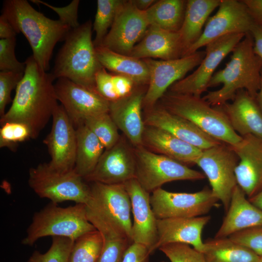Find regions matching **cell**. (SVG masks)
<instances>
[{"label":"cell","instance_id":"obj_1","mask_svg":"<svg viewBox=\"0 0 262 262\" xmlns=\"http://www.w3.org/2000/svg\"><path fill=\"white\" fill-rule=\"evenodd\" d=\"M24 62L23 76L16 87L11 107L0 118V124L23 123L30 129L32 139H36L59 105L53 83L55 79L42 69L32 55Z\"/></svg>","mask_w":262,"mask_h":262},{"label":"cell","instance_id":"obj_2","mask_svg":"<svg viewBox=\"0 0 262 262\" xmlns=\"http://www.w3.org/2000/svg\"><path fill=\"white\" fill-rule=\"evenodd\" d=\"M231 52L225 67L213 74L208 84V88L220 84L222 87L202 97L213 106H220L232 100L241 90L256 98L260 89L262 60L255 53L250 33L246 34Z\"/></svg>","mask_w":262,"mask_h":262},{"label":"cell","instance_id":"obj_3","mask_svg":"<svg viewBox=\"0 0 262 262\" xmlns=\"http://www.w3.org/2000/svg\"><path fill=\"white\" fill-rule=\"evenodd\" d=\"M2 15L17 33L24 34L31 47L32 56L41 68L47 71L55 46L65 40L71 28L59 19L46 17L26 0L4 1Z\"/></svg>","mask_w":262,"mask_h":262},{"label":"cell","instance_id":"obj_4","mask_svg":"<svg viewBox=\"0 0 262 262\" xmlns=\"http://www.w3.org/2000/svg\"><path fill=\"white\" fill-rule=\"evenodd\" d=\"M92 28V22L88 20L69 32L51 73L55 79H67L98 92L95 76L102 66L96 56Z\"/></svg>","mask_w":262,"mask_h":262},{"label":"cell","instance_id":"obj_5","mask_svg":"<svg viewBox=\"0 0 262 262\" xmlns=\"http://www.w3.org/2000/svg\"><path fill=\"white\" fill-rule=\"evenodd\" d=\"M160 100V105L166 110L190 121L222 143L234 146L242 139L220 107L211 105L201 97L168 91Z\"/></svg>","mask_w":262,"mask_h":262},{"label":"cell","instance_id":"obj_6","mask_svg":"<svg viewBox=\"0 0 262 262\" xmlns=\"http://www.w3.org/2000/svg\"><path fill=\"white\" fill-rule=\"evenodd\" d=\"M95 230L87 219L85 204L76 203L61 207L50 202L33 214L21 243L33 246L39 239L47 236L64 237L75 241Z\"/></svg>","mask_w":262,"mask_h":262},{"label":"cell","instance_id":"obj_7","mask_svg":"<svg viewBox=\"0 0 262 262\" xmlns=\"http://www.w3.org/2000/svg\"><path fill=\"white\" fill-rule=\"evenodd\" d=\"M90 188V196L85 204L88 221L93 225H111L132 241L131 204L124 184L95 182H92Z\"/></svg>","mask_w":262,"mask_h":262},{"label":"cell","instance_id":"obj_8","mask_svg":"<svg viewBox=\"0 0 262 262\" xmlns=\"http://www.w3.org/2000/svg\"><path fill=\"white\" fill-rule=\"evenodd\" d=\"M84 180L74 169L58 170L49 163L40 164L29 171L30 187L40 198L55 204L72 201L85 204L90 196V188Z\"/></svg>","mask_w":262,"mask_h":262},{"label":"cell","instance_id":"obj_9","mask_svg":"<svg viewBox=\"0 0 262 262\" xmlns=\"http://www.w3.org/2000/svg\"><path fill=\"white\" fill-rule=\"evenodd\" d=\"M134 153L135 179L149 193L167 182L200 180L205 177L203 173L167 156L155 153L143 146L136 147Z\"/></svg>","mask_w":262,"mask_h":262},{"label":"cell","instance_id":"obj_10","mask_svg":"<svg viewBox=\"0 0 262 262\" xmlns=\"http://www.w3.org/2000/svg\"><path fill=\"white\" fill-rule=\"evenodd\" d=\"M239 158L232 147L226 143L202 150L196 161L207 178L213 196L227 212L234 188L237 185L235 170Z\"/></svg>","mask_w":262,"mask_h":262},{"label":"cell","instance_id":"obj_11","mask_svg":"<svg viewBox=\"0 0 262 262\" xmlns=\"http://www.w3.org/2000/svg\"><path fill=\"white\" fill-rule=\"evenodd\" d=\"M218 201L208 188L195 193L172 192L160 188L150 196V204L157 219L205 215L218 205Z\"/></svg>","mask_w":262,"mask_h":262},{"label":"cell","instance_id":"obj_12","mask_svg":"<svg viewBox=\"0 0 262 262\" xmlns=\"http://www.w3.org/2000/svg\"><path fill=\"white\" fill-rule=\"evenodd\" d=\"M245 35L229 34L208 44L205 46V56L197 68L189 75L172 84L169 88V91L201 97L207 91L209 83L216 68Z\"/></svg>","mask_w":262,"mask_h":262},{"label":"cell","instance_id":"obj_13","mask_svg":"<svg viewBox=\"0 0 262 262\" xmlns=\"http://www.w3.org/2000/svg\"><path fill=\"white\" fill-rule=\"evenodd\" d=\"M254 25L246 5L241 0H221L217 12L208 19L200 38L186 51L191 55L222 36L250 33Z\"/></svg>","mask_w":262,"mask_h":262},{"label":"cell","instance_id":"obj_14","mask_svg":"<svg viewBox=\"0 0 262 262\" xmlns=\"http://www.w3.org/2000/svg\"><path fill=\"white\" fill-rule=\"evenodd\" d=\"M205 54V50H200L174 60L144 59L148 68L149 80L143 106L147 109L155 106L167 89L199 65Z\"/></svg>","mask_w":262,"mask_h":262},{"label":"cell","instance_id":"obj_15","mask_svg":"<svg viewBox=\"0 0 262 262\" xmlns=\"http://www.w3.org/2000/svg\"><path fill=\"white\" fill-rule=\"evenodd\" d=\"M149 27L146 11L138 9L131 0H123L101 45L116 52L129 55Z\"/></svg>","mask_w":262,"mask_h":262},{"label":"cell","instance_id":"obj_16","mask_svg":"<svg viewBox=\"0 0 262 262\" xmlns=\"http://www.w3.org/2000/svg\"><path fill=\"white\" fill-rule=\"evenodd\" d=\"M58 100L76 128L89 116L109 112L110 101L98 92L67 79H58L54 83Z\"/></svg>","mask_w":262,"mask_h":262},{"label":"cell","instance_id":"obj_17","mask_svg":"<svg viewBox=\"0 0 262 262\" xmlns=\"http://www.w3.org/2000/svg\"><path fill=\"white\" fill-rule=\"evenodd\" d=\"M49 133L43 142L47 147L49 165L58 170L74 169L76 153V128L62 105L55 110Z\"/></svg>","mask_w":262,"mask_h":262},{"label":"cell","instance_id":"obj_18","mask_svg":"<svg viewBox=\"0 0 262 262\" xmlns=\"http://www.w3.org/2000/svg\"><path fill=\"white\" fill-rule=\"evenodd\" d=\"M134 150L120 138L113 147L105 149L94 171L84 179L91 182L124 184L135 178Z\"/></svg>","mask_w":262,"mask_h":262},{"label":"cell","instance_id":"obj_19","mask_svg":"<svg viewBox=\"0 0 262 262\" xmlns=\"http://www.w3.org/2000/svg\"><path fill=\"white\" fill-rule=\"evenodd\" d=\"M124 184L131 204L132 241L146 247L151 254L155 251L158 236L157 219L150 204V193L141 186L135 178Z\"/></svg>","mask_w":262,"mask_h":262},{"label":"cell","instance_id":"obj_20","mask_svg":"<svg viewBox=\"0 0 262 262\" xmlns=\"http://www.w3.org/2000/svg\"><path fill=\"white\" fill-rule=\"evenodd\" d=\"M242 137L231 147L239 158L235 170L237 185L249 198L262 189V139L252 135Z\"/></svg>","mask_w":262,"mask_h":262},{"label":"cell","instance_id":"obj_21","mask_svg":"<svg viewBox=\"0 0 262 262\" xmlns=\"http://www.w3.org/2000/svg\"><path fill=\"white\" fill-rule=\"evenodd\" d=\"M143 118L145 125L164 130L201 150L222 143L190 121L169 112L160 105L146 109Z\"/></svg>","mask_w":262,"mask_h":262},{"label":"cell","instance_id":"obj_22","mask_svg":"<svg viewBox=\"0 0 262 262\" xmlns=\"http://www.w3.org/2000/svg\"><path fill=\"white\" fill-rule=\"evenodd\" d=\"M211 218V216L205 215L190 218L157 219L158 238L155 250L165 245L181 243L189 245L203 253L205 244L202 233Z\"/></svg>","mask_w":262,"mask_h":262},{"label":"cell","instance_id":"obj_23","mask_svg":"<svg viewBox=\"0 0 262 262\" xmlns=\"http://www.w3.org/2000/svg\"><path fill=\"white\" fill-rule=\"evenodd\" d=\"M145 93L141 89H134L127 97L110 101L111 118L135 147L143 146L146 125L141 110Z\"/></svg>","mask_w":262,"mask_h":262},{"label":"cell","instance_id":"obj_24","mask_svg":"<svg viewBox=\"0 0 262 262\" xmlns=\"http://www.w3.org/2000/svg\"><path fill=\"white\" fill-rule=\"evenodd\" d=\"M219 107L238 134L252 135L262 139V112L256 98L246 90L239 91L231 102Z\"/></svg>","mask_w":262,"mask_h":262},{"label":"cell","instance_id":"obj_25","mask_svg":"<svg viewBox=\"0 0 262 262\" xmlns=\"http://www.w3.org/2000/svg\"><path fill=\"white\" fill-rule=\"evenodd\" d=\"M237 185L226 214L214 238L229 237L251 228L262 226V210L253 204Z\"/></svg>","mask_w":262,"mask_h":262},{"label":"cell","instance_id":"obj_26","mask_svg":"<svg viewBox=\"0 0 262 262\" xmlns=\"http://www.w3.org/2000/svg\"><path fill=\"white\" fill-rule=\"evenodd\" d=\"M183 50L178 32L150 26L129 56L140 59L155 58L163 60L182 57Z\"/></svg>","mask_w":262,"mask_h":262},{"label":"cell","instance_id":"obj_27","mask_svg":"<svg viewBox=\"0 0 262 262\" xmlns=\"http://www.w3.org/2000/svg\"><path fill=\"white\" fill-rule=\"evenodd\" d=\"M144 146L184 164H196L202 151L164 130L147 125L143 136Z\"/></svg>","mask_w":262,"mask_h":262},{"label":"cell","instance_id":"obj_28","mask_svg":"<svg viewBox=\"0 0 262 262\" xmlns=\"http://www.w3.org/2000/svg\"><path fill=\"white\" fill-rule=\"evenodd\" d=\"M95 51L98 62L106 69L130 78L136 86L148 84V68L143 59L116 52L103 46L95 47Z\"/></svg>","mask_w":262,"mask_h":262},{"label":"cell","instance_id":"obj_29","mask_svg":"<svg viewBox=\"0 0 262 262\" xmlns=\"http://www.w3.org/2000/svg\"><path fill=\"white\" fill-rule=\"evenodd\" d=\"M221 0H187L184 20L178 32L183 50H187L201 36L210 15L218 7Z\"/></svg>","mask_w":262,"mask_h":262},{"label":"cell","instance_id":"obj_30","mask_svg":"<svg viewBox=\"0 0 262 262\" xmlns=\"http://www.w3.org/2000/svg\"><path fill=\"white\" fill-rule=\"evenodd\" d=\"M76 133L74 169L84 179L94 171L105 149L97 137L84 124L76 128Z\"/></svg>","mask_w":262,"mask_h":262},{"label":"cell","instance_id":"obj_31","mask_svg":"<svg viewBox=\"0 0 262 262\" xmlns=\"http://www.w3.org/2000/svg\"><path fill=\"white\" fill-rule=\"evenodd\" d=\"M204 244L206 262H258L260 257L229 237L214 238Z\"/></svg>","mask_w":262,"mask_h":262},{"label":"cell","instance_id":"obj_32","mask_svg":"<svg viewBox=\"0 0 262 262\" xmlns=\"http://www.w3.org/2000/svg\"><path fill=\"white\" fill-rule=\"evenodd\" d=\"M187 0H157L146 11L150 26L178 32L185 16Z\"/></svg>","mask_w":262,"mask_h":262},{"label":"cell","instance_id":"obj_33","mask_svg":"<svg viewBox=\"0 0 262 262\" xmlns=\"http://www.w3.org/2000/svg\"><path fill=\"white\" fill-rule=\"evenodd\" d=\"M103 245L97 262H122L125 254L132 241L123 232L110 226L99 228Z\"/></svg>","mask_w":262,"mask_h":262},{"label":"cell","instance_id":"obj_34","mask_svg":"<svg viewBox=\"0 0 262 262\" xmlns=\"http://www.w3.org/2000/svg\"><path fill=\"white\" fill-rule=\"evenodd\" d=\"M103 245L102 236L97 229L82 235L74 241L69 262H97Z\"/></svg>","mask_w":262,"mask_h":262},{"label":"cell","instance_id":"obj_35","mask_svg":"<svg viewBox=\"0 0 262 262\" xmlns=\"http://www.w3.org/2000/svg\"><path fill=\"white\" fill-rule=\"evenodd\" d=\"M83 124L97 137L105 149L113 147L120 138L118 129L109 112L87 116Z\"/></svg>","mask_w":262,"mask_h":262},{"label":"cell","instance_id":"obj_36","mask_svg":"<svg viewBox=\"0 0 262 262\" xmlns=\"http://www.w3.org/2000/svg\"><path fill=\"white\" fill-rule=\"evenodd\" d=\"M122 0H98L97 10L93 25L96 36L93 43L95 47L101 45L111 28Z\"/></svg>","mask_w":262,"mask_h":262},{"label":"cell","instance_id":"obj_37","mask_svg":"<svg viewBox=\"0 0 262 262\" xmlns=\"http://www.w3.org/2000/svg\"><path fill=\"white\" fill-rule=\"evenodd\" d=\"M74 240L64 237H53L49 250L44 253L34 251L27 262H69Z\"/></svg>","mask_w":262,"mask_h":262},{"label":"cell","instance_id":"obj_38","mask_svg":"<svg viewBox=\"0 0 262 262\" xmlns=\"http://www.w3.org/2000/svg\"><path fill=\"white\" fill-rule=\"evenodd\" d=\"M0 147L14 151L18 144L32 138L31 132L25 124L17 122H8L0 125Z\"/></svg>","mask_w":262,"mask_h":262},{"label":"cell","instance_id":"obj_39","mask_svg":"<svg viewBox=\"0 0 262 262\" xmlns=\"http://www.w3.org/2000/svg\"><path fill=\"white\" fill-rule=\"evenodd\" d=\"M170 262H206L203 253L185 244L172 243L159 249Z\"/></svg>","mask_w":262,"mask_h":262},{"label":"cell","instance_id":"obj_40","mask_svg":"<svg viewBox=\"0 0 262 262\" xmlns=\"http://www.w3.org/2000/svg\"><path fill=\"white\" fill-rule=\"evenodd\" d=\"M16 39L13 37L0 40V71L24 72L25 62L21 63L16 58L15 53Z\"/></svg>","mask_w":262,"mask_h":262},{"label":"cell","instance_id":"obj_41","mask_svg":"<svg viewBox=\"0 0 262 262\" xmlns=\"http://www.w3.org/2000/svg\"><path fill=\"white\" fill-rule=\"evenodd\" d=\"M24 72L15 71L0 72V116L5 113V108L12 101V91L16 88Z\"/></svg>","mask_w":262,"mask_h":262},{"label":"cell","instance_id":"obj_42","mask_svg":"<svg viewBox=\"0 0 262 262\" xmlns=\"http://www.w3.org/2000/svg\"><path fill=\"white\" fill-rule=\"evenodd\" d=\"M231 240L262 256V226L247 229L229 237Z\"/></svg>","mask_w":262,"mask_h":262},{"label":"cell","instance_id":"obj_43","mask_svg":"<svg viewBox=\"0 0 262 262\" xmlns=\"http://www.w3.org/2000/svg\"><path fill=\"white\" fill-rule=\"evenodd\" d=\"M33 3L42 4L55 11L59 16V20L68 25L71 29L78 27L80 24L78 21V9L80 0H73L68 5L57 7L39 0H31Z\"/></svg>","mask_w":262,"mask_h":262},{"label":"cell","instance_id":"obj_44","mask_svg":"<svg viewBox=\"0 0 262 262\" xmlns=\"http://www.w3.org/2000/svg\"><path fill=\"white\" fill-rule=\"evenodd\" d=\"M96 87L98 93L109 101L116 100L118 97L113 81V74L102 67L95 76Z\"/></svg>","mask_w":262,"mask_h":262},{"label":"cell","instance_id":"obj_45","mask_svg":"<svg viewBox=\"0 0 262 262\" xmlns=\"http://www.w3.org/2000/svg\"><path fill=\"white\" fill-rule=\"evenodd\" d=\"M150 255L146 247L133 243L126 251L122 262H150Z\"/></svg>","mask_w":262,"mask_h":262},{"label":"cell","instance_id":"obj_46","mask_svg":"<svg viewBox=\"0 0 262 262\" xmlns=\"http://www.w3.org/2000/svg\"><path fill=\"white\" fill-rule=\"evenodd\" d=\"M113 81L118 98L127 97L132 93L136 86L130 78L119 74H113Z\"/></svg>","mask_w":262,"mask_h":262},{"label":"cell","instance_id":"obj_47","mask_svg":"<svg viewBox=\"0 0 262 262\" xmlns=\"http://www.w3.org/2000/svg\"><path fill=\"white\" fill-rule=\"evenodd\" d=\"M255 24L262 28V0H241Z\"/></svg>","mask_w":262,"mask_h":262},{"label":"cell","instance_id":"obj_48","mask_svg":"<svg viewBox=\"0 0 262 262\" xmlns=\"http://www.w3.org/2000/svg\"><path fill=\"white\" fill-rule=\"evenodd\" d=\"M17 33L8 20L3 15L0 16V38L8 39L16 37Z\"/></svg>","mask_w":262,"mask_h":262},{"label":"cell","instance_id":"obj_49","mask_svg":"<svg viewBox=\"0 0 262 262\" xmlns=\"http://www.w3.org/2000/svg\"><path fill=\"white\" fill-rule=\"evenodd\" d=\"M250 33L254 40L255 53L262 60V28L254 24Z\"/></svg>","mask_w":262,"mask_h":262},{"label":"cell","instance_id":"obj_50","mask_svg":"<svg viewBox=\"0 0 262 262\" xmlns=\"http://www.w3.org/2000/svg\"><path fill=\"white\" fill-rule=\"evenodd\" d=\"M134 5L139 10L146 11L157 0H131Z\"/></svg>","mask_w":262,"mask_h":262},{"label":"cell","instance_id":"obj_51","mask_svg":"<svg viewBox=\"0 0 262 262\" xmlns=\"http://www.w3.org/2000/svg\"><path fill=\"white\" fill-rule=\"evenodd\" d=\"M248 199L253 204L262 210V189Z\"/></svg>","mask_w":262,"mask_h":262},{"label":"cell","instance_id":"obj_52","mask_svg":"<svg viewBox=\"0 0 262 262\" xmlns=\"http://www.w3.org/2000/svg\"><path fill=\"white\" fill-rule=\"evenodd\" d=\"M256 100L262 112V70L261 71V81L260 88L257 95Z\"/></svg>","mask_w":262,"mask_h":262},{"label":"cell","instance_id":"obj_53","mask_svg":"<svg viewBox=\"0 0 262 262\" xmlns=\"http://www.w3.org/2000/svg\"><path fill=\"white\" fill-rule=\"evenodd\" d=\"M258 262H262V256L260 257V259Z\"/></svg>","mask_w":262,"mask_h":262},{"label":"cell","instance_id":"obj_54","mask_svg":"<svg viewBox=\"0 0 262 262\" xmlns=\"http://www.w3.org/2000/svg\"><path fill=\"white\" fill-rule=\"evenodd\" d=\"M165 262V261H161V262Z\"/></svg>","mask_w":262,"mask_h":262}]
</instances>
